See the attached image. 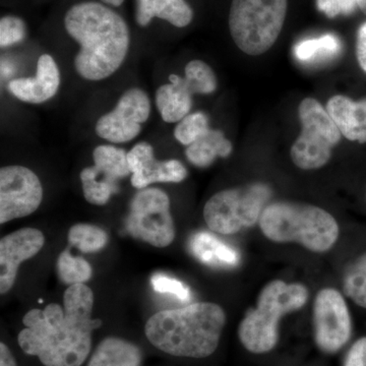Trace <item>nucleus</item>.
<instances>
[{
    "label": "nucleus",
    "mask_w": 366,
    "mask_h": 366,
    "mask_svg": "<svg viewBox=\"0 0 366 366\" xmlns=\"http://www.w3.org/2000/svg\"><path fill=\"white\" fill-rule=\"evenodd\" d=\"M94 293L86 284L69 286L64 307L50 303L23 317L18 345L42 366H84L94 349L93 334L102 325L93 319Z\"/></svg>",
    "instance_id": "nucleus-1"
},
{
    "label": "nucleus",
    "mask_w": 366,
    "mask_h": 366,
    "mask_svg": "<svg viewBox=\"0 0 366 366\" xmlns=\"http://www.w3.org/2000/svg\"><path fill=\"white\" fill-rule=\"evenodd\" d=\"M67 34L79 45L74 69L88 81L109 78L122 66L129 44V26L120 14L105 4L84 1L64 16Z\"/></svg>",
    "instance_id": "nucleus-2"
},
{
    "label": "nucleus",
    "mask_w": 366,
    "mask_h": 366,
    "mask_svg": "<svg viewBox=\"0 0 366 366\" xmlns=\"http://www.w3.org/2000/svg\"><path fill=\"white\" fill-rule=\"evenodd\" d=\"M226 314L220 305L197 302L156 312L144 325V337L159 352L175 358L204 360L218 349Z\"/></svg>",
    "instance_id": "nucleus-3"
},
{
    "label": "nucleus",
    "mask_w": 366,
    "mask_h": 366,
    "mask_svg": "<svg viewBox=\"0 0 366 366\" xmlns=\"http://www.w3.org/2000/svg\"><path fill=\"white\" fill-rule=\"evenodd\" d=\"M262 234L277 243L297 242L312 252H326L339 238L338 223L329 212L312 204L276 202L262 211Z\"/></svg>",
    "instance_id": "nucleus-4"
},
{
    "label": "nucleus",
    "mask_w": 366,
    "mask_h": 366,
    "mask_svg": "<svg viewBox=\"0 0 366 366\" xmlns=\"http://www.w3.org/2000/svg\"><path fill=\"white\" fill-rule=\"evenodd\" d=\"M308 295L302 284L269 282L259 292L255 307L247 312L238 327L240 343L250 353L273 350L278 343L282 317L305 307Z\"/></svg>",
    "instance_id": "nucleus-5"
},
{
    "label": "nucleus",
    "mask_w": 366,
    "mask_h": 366,
    "mask_svg": "<svg viewBox=\"0 0 366 366\" xmlns=\"http://www.w3.org/2000/svg\"><path fill=\"white\" fill-rule=\"evenodd\" d=\"M287 0H232L229 30L236 46L245 54H264L278 39Z\"/></svg>",
    "instance_id": "nucleus-6"
},
{
    "label": "nucleus",
    "mask_w": 366,
    "mask_h": 366,
    "mask_svg": "<svg viewBox=\"0 0 366 366\" xmlns=\"http://www.w3.org/2000/svg\"><path fill=\"white\" fill-rule=\"evenodd\" d=\"M271 197V189L264 183L222 190L207 202L204 221L214 232L235 234L259 222Z\"/></svg>",
    "instance_id": "nucleus-7"
},
{
    "label": "nucleus",
    "mask_w": 366,
    "mask_h": 366,
    "mask_svg": "<svg viewBox=\"0 0 366 366\" xmlns=\"http://www.w3.org/2000/svg\"><path fill=\"white\" fill-rule=\"evenodd\" d=\"M302 131L291 148L293 163L303 170L324 167L332 150L341 141V132L327 109L314 98H305L298 107Z\"/></svg>",
    "instance_id": "nucleus-8"
},
{
    "label": "nucleus",
    "mask_w": 366,
    "mask_h": 366,
    "mask_svg": "<svg viewBox=\"0 0 366 366\" xmlns=\"http://www.w3.org/2000/svg\"><path fill=\"white\" fill-rule=\"evenodd\" d=\"M125 229L132 237L152 247H168L175 238L170 199L160 189H143L132 199Z\"/></svg>",
    "instance_id": "nucleus-9"
},
{
    "label": "nucleus",
    "mask_w": 366,
    "mask_h": 366,
    "mask_svg": "<svg viewBox=\"0 0 366 366\" xmlns=\"http://www.w3.org/2000/svg\"><path fill=\"white\" fill-rule=\"evenodd\" d=\"M315 341L320 351L338 352L350 340L352 322L343 295L334 288H324L314 303Z\"/></svg>",
    "instance_id": "nucleus-10"
},
{
    "label": "nucleus",
    "mask_w": 366,
    "mask_h": 366,
    "mask_svg": "<svg viewBox=\"0 0 366 366\" xmlns=\"http://www.w3.org/2000/svg\"><path fill=\"white\" fill-rule=\"evenodd\" d=\"M43 187L39 177L24 166L0 169V224L24 218L39 208Z\"/></svg>",
    "instance_id": "nucleus-11"
},
{
    "label": "nucleus",
    "mask_w": 366,
    "mask_h": 366,
    "mask_svg": "<svg viewBox=\"0 0 366 366\" xmlns=\"http://www.w3.org/2000/svg\"><path fill=\"white\" fill-rule=\"evenodd\" d=\"M151 114V102L146 92L132 88L124 92L112 112L99 118L98 137L114 144L129 143L142 132V124Z\"/></svg>",
    "instance_id": "nucleus-12"
},
{
    "label": "nucleus",
    "mask_w": 366,
    "mask_h": 366,
    "mask_svg": "<svg viewBox=\"0 0 366 366\" xmlns=\"http://www.w3.org/2000/svg\"><path fill=\"white\" fill-rule=\"evenodd\" d=\"M45 236L36 228H23L0 240V293L6 295L14 287L21 262L39 254Z\"/></svg>",
    "instance_id": "nucleus-13"
},
{
    "label": "nucleus",
    "mask_w": 366,
    "mask_h": 366,
    "mask_svg": "<svg viewBox=\"0 0 366 366\" xmlns=\"http://www.w3.org/2000/svg\"><path fill=\"white\" fill-rule=\"evenodd\" d=\"M127 162L132 172V184L143 189L153 183L182 182L187 177V170L178 160H157L150 144H137L127 152Z\"/></svg>",
    "instance_id": "nucleus-14"
},
{
    "label": "nucleus",
    "mask_w": 366,
    "mask_h": 366,
    "mask_svg": "<svg viewBox=\"0 0 366 366\" xmlns=\"http://www.w3.org/2000/svg\"><path fill=\"white\" fill-rule=\"evenodd\" d=\"M60 86V72L56 62L49 54L38 59L37 74L34 78L16 79L9 88L14 97L31 104H41L54 97Z\"/></svg>",
    "instance_id": "nucleus-15"
},
{
    "label": "nucleus",
    "mask_w": 366,
    "mask_h": 366,
    "mask_svg": "<svg viewBox=\"0 0 366 366\" xmlns=\"http://www.w3.org/2000/svg\"><path fill=\"white\" fill-rule=\"evenodd\" d=\"M326 109L342 136L366 143V98L353 101L345 96H334L327 101Z\"/></svg>",
    "instance_id": "nucleus-16"
},
{
    "label": "nucleus",
    "mask_w": 366,
    "mask_h": 366,
    "mask_svg": "<svg viewBox=\"0 0 366 366\" xmlns=\"http://www.w3.org/2000/svg\"><path fill=\"white\" fill-rule=\"evenodd\" d=\"M144 354L137 343L118 336L99 342L84 366H143Z\"/></svg>",
    "instance_id": "nucleus-17"
},
{
    "label": "nucleus",
    "mask_w": 366,
    "mask_h": 366,
    "mask_svg": "<svg viewBox=\"0 0 366 366\" xmlns=\"http://www.w3.org/2000/svg\"><path fill=\"white\" fill-rule=\"evenodd\" d=\"M155 18L184 28L192 23L194 11L185 0H136L137 25L147 26Z\"/></svg>",
    "instance_id": "nucleus-18"
},
{
    "label": "nucleus",
    "mask_w": 366,
    "mask_h": 366,
    "mask_svg": "<svg viewBox=\"0 0 366 366\" xmlns=\"http://www.w3.org/2000/svg\"><path fill=\"white\" fill-rule=\"evenodd\" d=\"M169 81L156 92V105L164 122L175 124L189 114L194 94L184 78L170 74Z\"/></svg>",
    "instance_id": "nucleus-19"
},
{
    "label": "nucleus",
    "mask_w": 366,
    "mask_h": 366,
    "mask_svg": "<svg viewBox=\"0 0 366 366\" xmlns=\"http://www.w3.org/2000/svg\"><path fill=\"white\" fill-rule=\"evenodd\" d=\"M232 152V144L218 129H211L204 136L187 147V160L199 168L212 165L218 157L226 158Z\"/></svg>",
    "instance_id": "nucleus-20"
},
{
    "label": "nucleus",
    "mask_w": 366,
    "mask_h": 366,
    "mask_svg": "<svg viewBox=\"0 0 366 366\" xmlns=\"http://www.w3.org/2000/svg\"><path fill=\"white\" fill-rule=\"evenodd\" d=\"M342 43L333 34L301 40L295 47L296 59L301 64H320L331 61L340 54Z\"/></svg>",
    "instance_id": "nucleus-21"
},
{
    "label": "nucleus",
    "mask_w": 366,
    "mask_h": 366,
    "mask_svg": "<svg viewBox=\"0 0 366 366\" xmlns=\"http://www.w3.org/2000/svg\"><path fill=\"white\" fill-rule=\"evenodd\" d=\"M192 252L199 261L217 266H235L238 255L234 250L208 233H199L190 243Z\"/></svg>",
    "instance_id": "nucleus-22"
},
{
    "label": "nucleus",
    "mask_w": 366,
    "mask_h": 366,
    "mask_svg": "<svg viewBox=\"0 0 366 366\" xmlns=\"http://www.w3.org/2000/svg\"><path fill=\"white\" fill-rule=\"evenodd\" d=\"M86 201L96 206H104L118 192V182L101 172L95 166L86 167L79 174Z\"/></svg>",
    "instance_id": "nucleus-23"
},
{
    "label": "nucleus",
    "mask_w": 366,
    "mask_h": 366,
    "mask_svg": "<svg viewBox=\"0 0 366 366\" xmlns=\"http://www.w3.org/2000/svg\"><path fill=\"white\" fill-rule=\"evenodd\" d=\"M93 160L99 170L117 182L132 174L124 149L108 144L98 146L93 152Z\"/></svg>",
    "instance_id": "nucleus-24"
},
{
    "label": "nucleus",
    "mask_w": 366,
    "mask_h": 366,
    "mask_svg": "<svg viewBox=\"0 0 366 366\" xmlns=\"http://www.w3.org/2000/svg\"><path fill=\"white\" fill-rule=\"evenodd\" d=\"M67 239L84 254H93L104 249L108 243V235L98 226L79 223L69 229Z\"/></svg>",
    "instance_id": "nucleus-25"
},
{
    "label": "nucleus",
    "mask_w": 366,
    "mask_h": 366,
    "mask_svg": "<svg viewBox=\"0 0 366 366\" xmlns=\"http://www.w3.org/2000/svg\"><path fill=\"white\" fill-rule=\"evenodd\" d=\"M343 291L347 297L366 310V252L347 267L343 277Z\"/></svg>",
    "instance_id": "nucleus-26"
},
{
    "label": "nucleus",
    "mask_w": 366,
    "mask_h": 366,
    "mask_svg": "<svg viewBox=\"0 0 366 366\" xmlns=\"http://www.w3.org/2000/svg\"><path fill=\"white\" fill-rule=\"evenodd\" d=\"M60 280L66 285L86 284L93 276L91 264L81 257H74L69 250L61 252L57 262Z\"/></svg>",
    "instance_id": "nucleus-27"
},
{
    "label": "nucleus",
    "mask_w": 366,
    "mask_h": 366,
    "mask_svg": "<svg viewBox=\"0 0 366 366\" xmlns=\"http://www.w3.org/2000/svg\"><path fill=\"white\" fill-rule=\"evenodd\" d=\"M184 72L185 81L192 94L208 95L216 91L215 72L206 62L202 60H192L185 66Z\"/></svg>",
    "instance_id": "nucleus-28"
},
{
    "label": "nucleus",
    "mask_w": 366,
    "mask_h": 366,
    "mask_svg": "<svg viewBox=\"0 0 366 366\" xmlns=\"http://www.w3.org/2000/svg\"><path fill=\"white\" fill-rule=\"evenodd\" d=\"M209 131V118L204 113H190L177 122L174 137L183 146L189 147Z\"/></svg>",
    "instance_id": "nucleus-29"
},
{
    "label": "nucleus",
    "mask_w": 366,
    "mask_h": 366,
    "mask_svg": "<svg viewBox=\"0 0 366 366\" xmlns=\"http://www.w3.org/2000/svg\"><path fill=\"white\" fill-rule=\"evenodd\" d=\"M26 26L25 21L16 16H2L0 20V46L7 48L18 44L25 39Z\"/></svg>",
    "instance_id": "nucleus-30"
},
{
    "label": "nucleus",
    "mask_w": 366,
    "mask_h": 366,
    "mask_svg": "<svg viewBox=\"0 0 366 366\" xmlns=\"http://www.w3.org/2000/svg\"><path fill=\"white\" fill-rule=\"evenodd\" d=\"M151 283L156 292L168 293V295L177 296V298L183 301L190 300L189 287L177 279L158 274L152 277Z\"/></svg>",
    "instance_id": "nucleus-31"
},
{
    "label": "nucleus",
    "mask_w": 366,
    "mask_h": 366,
    "mask_svg": "<svg viewBox=\"0 0 366 366\" xmlns=\"http://www.w3.org/2000/svg\"><path fill=\"white\" fill-rule=\"evenodd\" d=\"M317 7L327 18L353 13L357 0H317Z\"/></svg>",
    "instance_id": "nucleus-32"
},
{
    "label": "nucleus",
    "mask_w": 366,
    "mask_h": 366,
    "mask_svg": "<svg viewBox=\"0 0 366 366\" xmlns=\"http://www.w3.org/2000/svg\"><path fill=\"white\" fill-rule=\"evenodd\" d=\"M344 366H366V337L358 339L346 354Z\"/></svg>",
    "instance_id": "nucleus-33"
},
{
    "label": "nucleus",
    "mask_w": 366,
    "mask_h": 366,
    "mask_svg": "<svg viewBox=\"0 0 366 366\" xmlns=\"http://www.w3.org/2000/svg\"><path fill=\"white\" fill-rule=\"evenodd\" d=\"M356 55L358 64L366 74V21L361 25L356 40Z\"/></svg>",
    "instance_id": "nucleus-34"
},
{
    "label": "nucleus",
    "mask_w": 366,
    "mask_h": 366,
    "mask_svg": "<svg viewBox=\"0 0 366 366\" xmlns=\"http://www.w3.org/2000/svg\"><path fill=\"white\" fill-rule=\"evenodd\" d=\"M0 366H19L13 351L4 341L0 343Z\"/></svg>",
    "instance_id": "nucleus-35"
},
{
    "label": "nucleus",
    "mask_w": 366,
    "mask_h": 366,
    "mask_svg": "<svg viewBox=\"0 0 366 366\" xmlns=\"http://www.w3.org/2000/svg\"><path fill=\"white\" fill-rule=\"evenodd\" d=\"M101 1H102L103 4H107V6L118 7L124 4V0H101Z\"/></svg>",
    "instance_id": "nucleus-36"
},
{
    "label": "nucleus",
    "mask_w": 366,
    "mask_h": 366,
    "mask_svg": "<svg viewBox=\"0 0 366 366\" xmlns=\"http://www.w3.org/2000/svg\"><path fill=\"white\" fill-rule=\"evenodd\" d=\"M357 6L366 14V0H357Z\"/></svg>",
    "instance_id": "nucleus-37"
}]
</instances>
